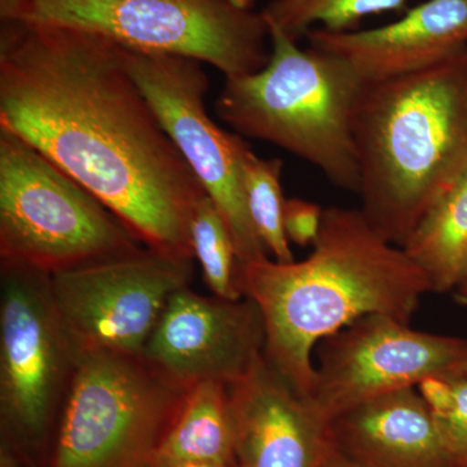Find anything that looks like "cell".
Returning <instances> with one entry per match:
<instances>
[{"label": "cell", "mask_w": 467, "mask_h": 467, "mask_svg": "<svg viewBox=\"0 0 467 467\" xmlns=\"http://www.w3.org/2000/svg\"><path fill=\"white\" fill-rule=\"evenodd\" d=\"M353 135L359 211L402 248L467 173V47L426 69L365 84Z\"/></svg>", "instance_id": "obj_3"}, {"label": "cell", "mask_w": 467, "mask_h": 467, "mask_svg": "<svg viewBox=\"0 0 467 467\" xmlns=\"http://www.w3.org/2000/svg\"><path fill=\"white\" fill-rule=\"evenodd\" d=\"M177 467H223V466L213 465V463L193 462V463H184V465H180Z\"/></svg>", "instance_id": "obj_25"}, {"label": "cell", "mask_w": 467, "mask_h": 467, "mask_svg": "<svg viewBox=\"0 0 467 467\" xmlns=\"http://www.w3.org/2000/svg\"><path fill=\"white\" fill-rule=\"evenodd\" d=\"M236 467L229 386L202 382L192 387L150 467L184 463Z\"/></svg>", "instance_id": "obj_16"}, {"label": "cell", "mask_w": 467, "mask_h": 467, "mask_svg": "<svg viewBox=\"0 0 467 467\" xmlns=\"http://www.w3.org/2000/svg\"><path fill=\"white\" fill-rule=\"evenodd\" d=\"M236 467H324L330 423L265 358L229 386Z\"/></svg>", "instance_id": "obj_13"}, {"label": "cell", "mask_w": 467, "mask_h": 467, "mask_svg": "<svg viewBox=\"0 0 467 467\" xmlns=\"http://www.w3.org/2000/svg\"><path fill=\"white\" fill-rule=\"evenodd\" d=\"M454 300L461 304V306H467V279L457 288L456 292H454Z\"/></svg>", "instance_id": "obj_24"}, {"label": "cell", "mask_w": 467, "mask_h": 467, "mask_svg": "<svg viewBox=\"0 0 467 467\" xmlns=\"http://www.w3.org/2000/svg\"><path fill=\"white\" fill-rule=\"evenodd\" d=\"M322 216L324 209L315 202L299 198L285 199L284 226L288 241L300 247L315 244L321 229Z\"/></svg>", "instance_id": "obj_22"}, {"label": "cell", "mask_w": 467, "mask_h": 467, "mask_svg": "<svg viewBox=\"0 0 467 467\" xmlns=\"http://www.w3.org/2000/svg\"><path fill=\"white\" fill-rule=\"evenodd\" d=\"M0 18L76 27L134 50L193 58L225 78L259 72L270 57L256 0H0Z\"/></svg>", "instance_id": "obj_5"}, {"label": "cell", "mask_w": 467, "mask_h": 467, "mask_svg": "<svg viewBox=\"0 0 467 467\" xmlns=\"http://www.w3.org/2000/svg\"><path fill=\"white\" fill-rule=\"evenodd\" d=\"M125 57L160 124L225 221L238 265L269 257L252 223L243 186V158L250 146L209 116V78L202 63L129 47Z\"/></svg>", "instance_id": "obj_9"}, {"label": "cell", "mask_w": 467, "mask_h": 467, "mask_svg": "<svg viewBox=\"0 0 467 467\" xmlns=\"http://www.w3.org/2000/svg\"><path fill=\"white\" fill-rule=\"evenodd\" d=\"M267 26L269 61L259 72L225 78L218 119L241 137L309 162L334 186L358 192L353 119L365 82L342 57L301 48L275 24Z\"/></svg>", "instance_id": "obj_4"}, {"label": "cell", "mask_w": 467, "mask_h": 467, "mask_svg": "<svg viewBox=\"0 0 467 467\" xmlns=\"http://www.w3.org/2000/svg\"><path fill=\"white\" fill-rule=\"evenodd\" d=\"M417 389L434 413L451 466L467 467V378H427Z\"/></svg>", "instance_id": "obj_21"}, {"label": "cell", "mask_w": 467, "mask_h": 467, "mask_svg": "<svg viewBox=\"0 0 467 467\" xmlns=\"http://www.w3.org/2000/svg\"><path fill=\"white\" fill-rule=\"evenodd\" d=\"M142 247L122 221L63 169L0 130V265L54 275Z\"/></svg>", "instance_id": "obj_6"}, {"label": "cell", "mask_w": 467, "mask_h": 467, "mask_svg": "<svg viewBox=\"0 0 467 467\" xmlns=\"http://www.w3.org/2000/svg\"><path fill=\"white\" fill-rule=\"evenodd\" d=\"M303 261L269 257L241 264L243 296L259 306L265 358L301 395L312 396L316 347L368 315L409 324L432 292L404 248L387 242L359 209H324L321 229Z\"/></svg>", "instance_id": "obj_2"}, {"label": "cell", "mask_w": 467, "mask_h": 467, "mask_svg": "<svg viewBox=\"0 0 467 467\" xmlns=\"http://www.w3.org/2000/svg\"><path fill=\"white\" fill-rule=\"evenodd\" d=\"M193 259L150 248L51 275L77 356L140 355L169 300L192 281Z\"/></svg>", "instance_id": "obj_10"}, {"label": "cell", "mask_w": 467, "mask_h": 467, "mask_svg": "<svg viewBox=\"0 0 467 467\" xmlns=\"http://www.w3.org/2000/svg\"><path fill=\"white\" fill-rule=\"evenodd\" d=\"M334 450L350 467H453L417 387L362 402L330 420Z\"/></svg>", "instance_id": "obj_15"}, {"label": "cell", "mask_w": 467, "mask_h": 467, "mask_svg": "<svg viewBox=\"0 0 467 467\" xmlns=\"http://www.w3.org/2000/svg\"><path fill=\"white\" fill-rule=\"evenodd\" d=\"M324 467H350L348 463L346 462L342 459V457L339 456V454L337 453V451L334 450L331 451L330 456H328L327 461H326Z\"/></svg>", "instance_id": "obj_23"}, {"label": "cell", "mask_w": 467, "mask_h": 467, "mask_svg": "<svg viewBox=\"0 0 467 467\" xmlns=\"http://www.w3.org/2000/svg\"><path fill=\"white\" fill-rule=\"evenodd\" d=\"M457 377H465L467 378V364L465 365V368L461 370V373Z\"/></svg>", "instance_id": "obj_26"}, {"label": "cell", "mask_w": 467, "mask_h": 467, "mask_svg": "<svg viewBox=\"0 0 467 467\" xmlns=\"http://www.w3.org/2000/svg\"><path fill=\"white\" fill-rule=\"evenodd\" d=\"M310 400L328 420L362 402L427 378L456 377L467 364V340L423 333L386 315H368L316 347Z\"/></svg>", "instance_id": "obj_11"}, {"label": "cell", "mask_w": 467, "mask_h": 467, "mask_svg": "<svg viewBox=\"0 0 467 467\" xmlns=\"http://www.w3.org/2000/svg\"><path fill=\"white\" fill-rule=\"evenodd\" d=\"M407 0H272L264 9L266 20L299 41L319 26L327 32L356 30L370 15L405 8Z\"/></svg>", "instance_id": "obj_18"}, {"label": "cell", "mask_w": 467, "mask_h": 467, "mask_svg": "<svg viewBox=\"0 0 467 467\" xmlns=\"http://www.w3.org/2000/svg\"><path fill=\"white\" fill-rule=\"evenodd\" d=\"M193 257L199 261L204 282L214 296L238 300L243 296L236 281L238 259L225 221L208 195L193 211L190 223Z\"/></svg>", "instance_id": "obj_20"}, {"label": "cell", "mask_w": 467, "mask_h": 467, "mask_svg": "<svg viewBox=\"0 0 467 467\" xmlns=\"http://www.w3.org/2000/svg\"><path fill=\"white\" fill-rule=\"evenodd\" d=\"M189 391L144 353L79 356L50 467L152 466Z\"/></svg>", "instance_id": "obj_7"}, {"label": "cell", "mask_w": 467, "mask_h": 467, "mask_svg": "<svg viewBox=\"0 0 467 467\" xmlns=\"http://www.w3.org/2000/svg\"><path fill=\"white\" fill-rule=\"evenodd\" d=\"M265 350V325L254 300L202 296L190 285L169 300L144 356L183 386H232Z\"/></svg>", "instance_id": "obj_12"}, {"label": "cell", "mask_w": 467, "mask_h": 467, "mask_svg": "<svg viewBox=\"0 0 467 467\" xmlns=\"http://www.w3.org/2000/svg\"><path fill=\"white\" fill-rule=\"evenodd\" d=\"M282 169V160L261 159L250 147L243 158V186L252 223L267 254L276 263H292L294 254L284 226Z\"/></svg>", "instance_id": "obj_19"}, {"label": "cell", "mask_w": 467, "mask_h": 467, "mask_svg": "<svg viewBox=\"0 0 467 467\" xmlns=\"http://www.w3.org/2000/svg\"><path fill=\"white\" fill-rule=\"evenodd\" d=\"M0 130L63 169L147 248L195 260L190 223L207 192L131 76L125 46L2 21Z\"/></svg>", "instance_id": "obj_1"}, {"label": "cell", "mask_w": 467, "mask_h": 467, "mask_svg": "<svg viewBox=\"0 0 467 467\" xmlns=\"http://www.w3.org/2000/svg\"><path fill=\"white\" fill-rule=\"evenodd\" d=\"M306 38L346 60L365 84L396 78L467 47V0H426L389 26L342 33L315 27Z\"/></svg>", "instance_id": "obj_14"}, {"label": "cell", "mask_w": 467, "mask_h": 467, "mask_svg": "<svg viewBox=\"0 0 467 467\" xmlns=\"http://www.w3.org/2000/svg\"><path fill=\"white\" fill-rule=\"evenodd\" d=\"M405 252L425 272L432 292L456 291L467 279V173L430 211Z\"/></svg>", "instance_id": "obj_17"}, {"label": "cell", "mask_w": 467, "mask_h": 467, "mask_svg": "<svg viewBox=\"0 0 467 467\" xmlns=\"http://www.w3.org/2000/svg\"><path fill=\"white\" fill-rule=\"evenodd\" d=\"M77 359L51 275L0 265V414L24 445L38 447L57 425Z\"/></svg>", "instance_id": "obj_8"}]
</instances>
